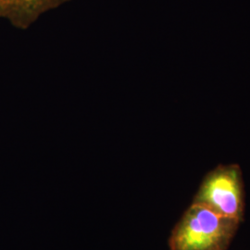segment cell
<instances>
[{"instance_id": "7a4b0ae2", "label": "cell", "mask_w": 250, "mask_h": 250, "mask_svg": "<svg viewBox=\"0 0 250 250\" xmlns=\"http://www.w3.org/2000/svg\"><path fill=\"white\" fill-rule=\"evenodd\" d=\"M192 204L241 223L245 210L244 181L237 164L219 165L201 182Z\"/></svg>"}, {"instance_id": "6da1fadb", "label": "cell", "mask_w": 250, "mask_h": 250, "mask_svg": "<svg viewBox=\"0 0 250 250\" xmlns=\"http://www.w3.org/2000/svg\"><path fill=\"white\" fill-rule=\"evenodd\" d=\"M240 222L191 204L173 228L170 250H227Z\"/></svg>"}, {"instance_id": "3957f363", "label": "cell", "mask_w": 250, "mask_h": 250, "mask_svg": "<svg viewBox=\"0 0 250 250\" xmlns=\"http://www.w3.org/2000/svg\"><path fill=\"white\" fill-rule=\"evenodd\" d=\"M67 0H0V17L14 26L27 29L39 16Z\"/></svg>"}]
</instances>
